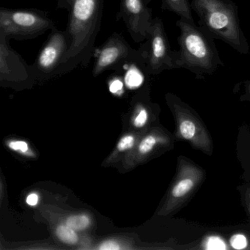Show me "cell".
Here are the masks:
<instances>
[{"label": "cell", "instance_id": "obj_1", "mask_svg": "<svg viewBox=\"0 0 250 250\" xmlns=\"http://www.w3.org/2000/svg\"><path fill=\"white\" fill-rule=\"evenodd\" d=\"M104 0H74L68 11V52L54 75L69 72L79 65L87 67L93 57L101 28Z\"/></svg>", "mask_w": 250, "mask_h": 250}, {"label": "cell", "instance_id": "obj_2", "mask_svg": "<svg viewBox=\"0 0 250 250\" xmlns=\"http://www.w3.org/2000/svg\"><path fill=\"white\" fill-rule=\"evenodd\" d=\"M191 8L200 19V27L215 39L242 54L250 52L241 30L238 8L232 0H191Z\"/></svg>", "mask_w": 250, "mask_h": 250}, {"label": "cell", "instance_id": "obj_3", "mask_svg": "<svg viewBox=\"0 0 250 250\" xmlns=\"http://www.w3.org/2000/svg\"><path fill=\"white\" fill-rule=\"evenodd\" d=\"M180 30L178 68H186L197 77L213 74L221 65L222 60L212 37L202 27L180 18L176 22Z\"/></svg>", "mask_w": 250, "mask_h": 250}, {"label": "cell", "instance_id": "obj_4", "mask_svg": "<svg viewBox=\"0 0 250 250\" xmlns=\"http://www.w3.org/2000/svg\"><path fill=\"white\" fill-rule=\"evenodd\" d=\"M56 27L46 11L39 9L0 8V34L8 39H36Z\"/></svg>", "mask_w": 250, "mask_h": 250}, {"label": "cell", "instance_id": "obj_5", "mask_svg": "<svg viewBox=\"0 0 250 250\" xmlns=\"http://www.w3.org/2000/svg\"><path fill=\"white\" fill-rule=\"evenodd\" d=\"M139 49L140 67L146 72L158 74L166 70L178 68V53L172 51L163 21L153 20L148 37Z\"/></svg>", "mask_w": 250, "mask_h": 250}, {"label": "cell", "instance_id": "obj_6", "mask_svg": "<svg viewBox=\"0 0 250 250\" xmlns=\"http://www.w3.org/2000/svg\"><path fill=\"white\" fill-rule=\"evenodd\" d=\"M134 62L140 66L139 50H134L121 34L114 33L98 50L93 74L97 77L106 70L124 68Z\"/></svg>", "mask_w": 250, "mask_h": 250}, {"label": "cell", "instance_id": "obj_7", "mask_svg": "<svg viewBox=\"0 0 250 250\" xmlns=\"http://www.w3.org/2000/svg\"><path fill=\"white\" fill-rule=\"evenodd\" d=\"M147 5L144 0H121L117 18L124 21L135 43H143L147 39L154 20Z\"/></svg>", "mask_w": 250, "mask_h": 250}, {"label": "cell", "instance_id": "obj_8", "mask_svg": "<svg viewBox=\"0 0 250 250\" xmlns=\"http://www.w3.org/2000/svg\"><path fill=\"white\" fill-rule=\"evenodd\" d=\"M69 47L66 30H51L49 38L39 52L33 64L35 73L54 75Z\"/></svg>", "mask_w": 250, "mask_h": 250}, {"label": "cell", "instance_id": "obj_9", "mask_svg": "<svg viewBox=\"0 0 250 250\" xmlns=\"http://www.w3.org/2000/svg\"><path fill=\"white\" fill-rule=\"evenodd\" d=\"M36 75L33 65L11 47L9 39L0 34V77L1 81H14L18 79L30 78Z\"/></svg>", "mask_w": 250, "mask_h": 250}, {"label": "cell", "instance_id": "obj_10", "mask_svg": "<svg viewBox=\"0 0 250 250\" xmlns=\"http://www.w3.org/2000/svg\"><path fill=\"white\" fill-rule=\"evenodd\" d=\"M203 171L191 164L183 162L179 178L171 191V197L175 204L184 203L203 179Z\"/></svg>", "mask_w": 250, "mask_h": 250}, {"label": "cell", "instance_id": "obj_11", "mask_svg": "<svg viewBox=\"0 0 250 250\" xmlns=\"http://www.w3.org/2000/svg\"><path fill=\"white\" fill-rule=\"evenodd\" d=\"M179 109L181 113L178 114V129L182 138L202 148H208L210 140L201 124L191 115L187 113L184 108Z\"/></svg>", "mask_w": 250, "mask_h": 250}, {"label": "cell", "instance_id": "obj_12", "mask_svg": "<svg viewBox=\"0 0 250 250\" xmlns=\"http://www.w3.org/2000/svg\"><path fill=\"white\" fill-rule=\"evenodd\" d=\"M146 4L152 0H144ZM162 9L167 10L179 16L180 18L184 19L189 22L194 24L191 14V4L188 0H162Z\"/></svg>", "mask_w": 250, "mask_h": 250}, {"label": "cell", "instance_id": "obj_13", "mask_svg": "<svg viewBox=\"0 0 250 250\" xmlns=\"http://www.w3.org/2000/svg\"><path fill=\"white\" fill-rule=\"evenodd\" d=\"M56 234L59 239L65 244L74 245L78 242V235L76 233L74 229L68 227V225H60L57 228Z\"/></svg>", "mask_w": 250, "mask_h": 250}, {"label": "cell", "instance_id": "obj_14", "mask_svg": "<svg viewBox=\"0 0 250 250\" xmlns=\"http://www.w3.org/2000/svg\"><path fill=\"white\" fill-rule=\"evenodd\" d=\"M90 225V219L85 215L70 216L66 219V225L74 230H83Z\"/></svg>", "mask_w": 250, "mask_h": 250}, {"label": "cell", "instance_id": "obj_15", "mask_svg": "<svg viewBox=\"0 0 250 250\" xmlns=\"http://www.w3.org/2000/svg\"><path fill=\"white\" fill-rule=\"evenodd\" d=\"M204 245L206 250H224L227 248L223 240L216 236H210L208 238Z\"/></svg>", "mask_w": 250, "mask_h": 250}, {"label": "cell", "instance_id": "obj_16", "mask_svg": "<svg viewBox=\"0 0 250 250\" xmlns=\"http://www.w3.org/2000/svg\"><path fill=\"white\" fill-rule=\"evenodd\" d=\"M156 144V139L153 136H147L140 143L139 150L142 154H146L153 150Z\"/></svg>", "mask_w": 250, "mask_h": 250}, {"label": "cell", "instance_id": "obj_17", "mask_svg": "<svg viewBox=\"0 0 250 250\" xmlns=\"http://www.w3.org/2000/svg\"><path fill=\"white\" fill-rule=\"evenodd\" d=\"M230 245L235 250H244L247 247V238L241 234H235L231 237Z\"/></svg>", "mask_w": 250, "mask_h": 250}, {"label": "cell", "instance_id": "obj_18", "mask_svg": "<svg viewBox=\"0 0 250 250\" xmlns=\"http://www.w3.org/2000/svg\"><path fill=\"white\" fill-rule=\"evenodd\" d=\"M134 144V138L132 136H125L121 139L118 145V149L120 151H125L133 147Z\"/></svg>", "mask_w": 250, "mask_h": 250}, {"label": "cell", "instance_id": "obj_19", "mask_svg": "<svg viewBox=\"0 0 250 250\" xmlns=\"http://www.w3.org/2000/svg\"><path fill=\"white\" fill-rule=\"evenodd\" d=\"M9 147L15 151L26 153L28 150V145L24 141H13L9 143Z\"/></svg>", "mask_w": 250, "mask_h": 250}, {"label": "cell", "instance_id": "obj_20", "mask_svg": "<svg viewBox=\"0 0 250 250\" xmlns=\"http://www.w3.org/2000/svg\"><path fill=\"white\" fill-rule=\"evenodd\" d=\"M147 121V112L145 109L140 111V113L134 120V124L136 127H143Z\"/></svg>", "mask_w": 250, "mask_h": 250}, {"label": "cell", "instance_id": "obj_21", "mask_svg": "<svg viewBox=\"0 0 250 250\" xmlns=\"http://www.w3.org/2000/svg\"><path fill=\"white\" fill-rule=\"evenodd\" d=\"M99 249L102 250H120L119 245L113 241H107L103 243L99 247Z\"/></svg>", "mask_w": 250, "mask_h": 250}, {"label": "cell", "instance_id": "obj_22", "mask_svg": "<svg viewBox=\"0 0 250 250\" xmlns=\"http://www.w3.org/2000/svg\"><path fill=\"white\" fill-rule=\"evenodd\" d=\"M74 1V0H57L58 8L68 10Z\"/></svg>", "mask_w": 250, "mask_h": 250}, {"label": "cell", "instance_id": "obj_23", "mask_svg": "<svg viewBox=\"0 0 250 250\" xmlns=\"http://www.w3.org/2000/svg\"><path fill=\"white\" fill-rule=\"evenodd\" d=\"M26 201H27V204L30 205V206H36L38 204V202H39V197L36 193H33L27 197Z\"/></svg>", "mask_w": 250, "mask_h": 250}, {"label": "cell", "instance_id": "obj_24", "mask_svg": "<svg viewBox=\"0 0 250 250\" xmlns=\"http://www.w3.org/2000/svg\"><path fill=\"white\" fill-rule=\"evenodd\" d=\"M123 84L120 81H115L110 86V91L112 93H117L122 89Z\"/></svg>", "mask_w": 250, "mask_h": 250}, {"label": "cell", "instance_id": "obj_25", "mask_svg": "<svg viewBox=\"0 0 250 250\" xmlns=\"http://www.w3.org/2000/svg\"><path fill=\"white\" fill-rule=\"evenodd\" d=\"M247 205H248L249 210H250V192L247 193Z\"/></svg>", "mask_w": 250, "mask_h": 250}]
</instances>
